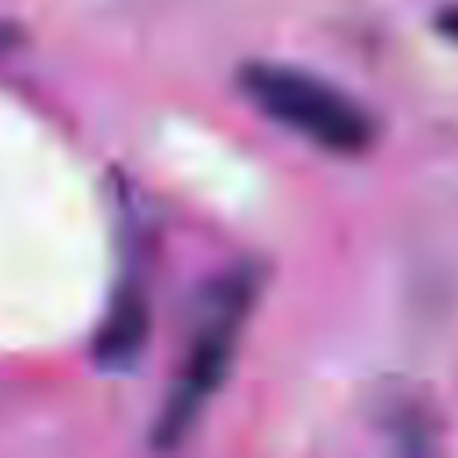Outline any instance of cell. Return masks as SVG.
Returning <instances> with one entry per match:
<instances>
[{
	"mask_svg": "<svg viewBox=\"0 0 458 458\" xmlns=\"http://www.w3.org/2000/svg\"><path fill=\"white\" fill-rule=\"evenodd\" d=\"M250 104L329 154H361L376 140L372 114L340 86L293 64L254 61L240 75Z\"/></svg>",
	"mask_w": 458,
	"mask_h": 458,
	"instance_id": "6da1fadb",
	"label": "cell"
},
{
	"mask_svg": "<svg viewBox=\"0 0 458 458\" xmlns=\"http://www.w3.org/2000/svg\"><path fill=\"white\" fill-rule=\"evenodd\" d=\"M143 333H147V308L140 301H118V308L111 311L100 340H97V351L104 354V361H129L140 344H143Z\"/></svg>",
	"mask_w": 458,
	"mask_h": 458,
	"instance_id": "3957f363",
	"label": "cell"
},
{
	"mask_svg": "<svg viewBox=\"0 0 458 458\" xmlns=\"http://www.w3.org/2000/svg\"><path fill=\"white\" fill-rule=\"evenodd\" d=\"M250 293H254V283L247 276H229L208 293L200 318H197L190 354H186L182 372H179V383L168 394L165 411L157 419V444H165V447L179 444L193 429V422L200 419L204 404L222 386L229 361H233L236 333H240L247 308H250Z\"/></svg>",
	"mask_w": 458,
	"mask_h": 458,
	"instance_id": "7a4b0ae2",
	"label": "cell"
}]
</instances>
